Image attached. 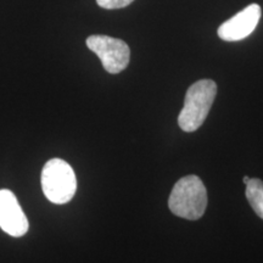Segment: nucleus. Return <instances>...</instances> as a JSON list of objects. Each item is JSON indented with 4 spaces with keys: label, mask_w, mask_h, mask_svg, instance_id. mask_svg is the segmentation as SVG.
Instances as JSON below:
<instances>
[{
    "label": "nucleus",
    "mask_w": 263,
    "mask_h": 263,
    "mask_svg": "<svg viewBox=\"0 0 263 263\" xmlns=\"http://www.w3.org/2000/svg\"><path fill=\"white\" fill-rule=\"evenodd\" d=\"M170 210L180 218L196 221L207 207V192L202 180L196 176H186L174 184L168 199Z\"/></svg>",
    "instance_id": "nucleus-1"
},
{
    "label": "nucleus",
    "mask_w": 263,
    "mask_h": 263,
    "mask_svg": "<svg viewBox=\"0 0 263 263\" xmlns=\"http://www.w3.org/2000/svg\"><path fill=\"white\" fill-rule=\"evenodd\" d=\"M217 94V84L201 80L190 85L184 99V107L178 116V124L184 132H195L205 122Z\"/></svg>",
    "instance_id": "nucleus-2"
},
{
    "label": "nucleus",
    "mask_w": 263,
    "mask_h": 263,
    "mask_svg": "<svg viewBox=\"0 0 263 263\" xmlns=\"http://www.w3.org/2000/svg\"><path fill=\"white\" fill-rule=\"evenodd\" d=\"M41 182L45 197L57 205L70 202L77 190V178L73 170L61 159H52L45 163Z\"/></svg>",
    "instance_id": "nucleus-3"
},
{
    "label": "nucleus",
    "mask_w": 263,
    "mask_h": 263,
    "mask_svg": "<svg viewBox=\"0 0 263 263\" xmlns=\"http://www.w3.org/2000/svg\"><path fill=\"white\" fill-rule=\"evenodd\" d=\"M87 47L98 55L105 71L117 74L127 68L130 50L126 42L108 35H90L87 38Z\"/></svg>",
    "instance_id": "nucleus-4"
},
{
    "label": "nucleus",
    "mask_w": 263,
    "mask_h": 263,
    "mask_svg": "<svg viewBox=\"0 0 263 263\" xmlns=\"http://www.w3.org/2000/svg\"><path fill=\"white\" fill-rule=\"evenodd\" d=\"M0 228L15 238L25 235L29 228L27 217L15 194L8 189L0 190Z\"/></svg>",
    "instance_id": "nucleus-5"
},
{
    "label": "nucleus",
    "mask_w": 263,
    "mask_h": 263,
    "mask_svg": "<svg viewBox=\"0 0 263 263\" xmlns=\"http://www.w3.org/2000/svg\"><path fill=\"white\" fill-rule=\"evenodd\" d=\"M261 6L251 4L238 12L218 28V37L226 42H238L255 31L261 18Z\"/></svg>",
    "instance_id": "nucleus-6"
},
{
    "label": "nucleus",
    "mask_w": 263,
    "mask_h": 263,
    "mask_svg": "<svg viewBox=\"0 0 263 263\" xmlns=\"http://www.w3.org/2000/svg\"><path fill=\"white\" fill-rule=\"evenodd\" d=\"M246 197L258 217L263 219V182L251 178L246 184Z\"/></svg>",
    "instance_id": "nucleus-7"
},
{
    "label": "nucleus",
    "mask_w": 263,
    "mask_h": 263,
    "mask_svg": "<svg viewBox=\"0 0 263 263\" xmlns=\"http://www.w3.org/2000/svg\"><path fill=\"white\" fill-rule=\"evenodd\" d=\"M134 0H97L98 5L106 10L126 8V6L132 4Z\"/></svg>",
    "instance_id": "nucleus-8"
},
{
    "label": "nucleus",
    "mask_w": 263,
    "mask_h": 263,
    "mask_svg": "<svg viewBox=\"0 0 263 263\" xmlns=\"http://www.w3.org/2000/svg\"><path fill=\"white\" fill-rule=\"evenodd\" d=\"M250 179H251L250 177H244V178H242V182H244L245 184H248L250 182Z\"/></svg>",
    "instance_id": "nucleus-9"
}]
</instances>
